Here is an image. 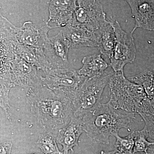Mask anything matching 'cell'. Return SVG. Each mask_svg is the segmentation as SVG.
<instances>
[{"label":"cell","instance_id":"cell-1","mask_svg":"<svg viewBox=\"0 0 154 154\" xmlns=\"http://www.w3.org/2000/svg\"><path fill=\"white\" fill-rule=\"evenodd\" d=\"M27 96L31 111L45 128L60 129L70 121L74 110L69 99L44 85L29 89Z\"/></svg>","mask_w":154,"mask_h":154},{"label":"cell","instance_id":"cell-2","mask_svg":"<svg viewBox=\"0 0 154 154\" xmlns=\"http://www.w3.org/2000/svg\"><path fill=\"white\" fill-rule=\"evenodd\" d=\"M135 115L116 109L109 102L101 103L83 118L85 132L94 143L108 144L110 137L119 130L130 131Z\"/></svg>","mask_w":154,"mask_h":154},{"label":"cell","instance_id":"cell-3","mask_svg":"<svg viewBox=\"0 0 154 154\" xmlns=\"http://www.w3.org/2000/svg\"><path fill=\"white\" fill-rule=\"evenodd\" d=\"M109 85V102L117 110L139 115L150 101L142 86L126 79L124 73H115Z\"/></svg>","mask_w":154,"mask_h":154},{"label":"cell","instance_id":"cell-4","mask_svg":"<svg viewBox=\"0 0 154 154\" xmlns=\"http://www.w3.org/2000/svg\"><path fill=\"white\" fill-rule=\"evenodd\" d=\"M112 69H107L99 76L87 79L77 91L72 101L73 115L84 118L101 104L104 90L115 74Z\"/></svg>","mask_w":154,"mask_h":154},{"label":"cell","instance_id":"cell-5","mask_svg":"<svg viewBox=\"0 0 154 154\" xmlns=\"http://www.w3.org/2000/svg\"><path fill=\"white\" fill-rule=\"evenodd\" d=\"M88 78L80 75L78 70L70 68L51 70L43 77L44 85L72 102L77 91Z\"/></svg>","mask_w":154,"mask_h":154},{"label":"cell","instance_id":"cell-6","mask_svg":"<svg viewBox=\"0 0 154 154\" xmlns=\"http://www.w3.org/2000/svg\"><path fill=\"white\" fill-rule=\"evenodd\" d=\"M114 28L116 36L115 47L110 59L109 66L116 73H124L125 66L132 63L136 56V48L135 45L133 32L125 31L117 20L112 16L109 20Z\"/></svg>","mask_w":154,"mask_h":154},{"label":"cell","instance_id":"cell-7","mask_svg":"<svg viewBox=\"0 0 154 154\" xmlns=\"http://www.w3.org/2000/svg\"><path fill=\"white\" fill-rule=\"evenodd\" d=\"M108 22L100 1L79 0L70 25L95 32Z\"/></svg>","mask_w":154,"mask_h":154},{"label":"cell","instance_id":"cell-8","mask_svg":"<svg viewBox=\"0 0 154 154\" xmlns=\"http://www.w3.org/2000/svg\"><path fill=\"white\" fill-rule=\"evenodd\" d=\"M54 28L48 21L37 23L27 21L21 27L14 25L13 31L15 39L18 42L43 49L49 39L48 32Z\"/></svg>","mask_w":154,"mask_h":154},{"label":"cell","instance_id":"cell-9","mask_svg":"<svg viewBox=\"0 0 154 154\" xmlns=\"http://www.w3.org/2000/svg\"><path fill=\"white\" fill-rule=\"evenodd\" d=\"M10 66L15 86L29 89L44 86L43 77L39 69L18 56L11 60Z\"/></svg>","mask_w":154,"mask_h":154},{"label":"cell","instance_id":"cell-10","mask_svg":"<svg viewBox=\"0 0 154 154\" xmlns=\"http://www.w3.org/2000/svg\"><path fill=\"white\" fill-rule=\"evenodd\" d=\"M69 42L62 30L55 36L49 37L43 50L53 69L67 68Z\"/></svg>","mask_w":154,"mask_h":154},{"label":"cell","instance_id":"cell-11","mask_svg":"<svg viewBox=\"0 0 154 154\" xmlns=\"http://www.w3.org/2000/svg\"><path fill=\"white\" fill-rule=\"evenodd\" d=\"M134 18L135 25L131 30L134 32L138 28L154 30V0L126 1Z\"/></svg>","mask_w":154,"mask_h":154},{"label":"cell","instance_id":"cell-12","mask_svg":"<svg viewBox=\"0 0 154 154\" xmlns=\"http://www.w3.org/2000/svg\"><path fill=\"white\" fill-rule=\"evenodd\" d=\"M83 119L73 115L67 125L59 130L57 141L62 146L63 154H69V151L78 146L80 136L85 132Z\"/></svg>","mask_w":154,"mask_h":154},{"label":"cell","instance_id":"cell-13","mask_svg":"<svg viewBox=\"0 0 154 154\" xmlns=\"http://www.w3.org/2000/svg\"><path fill=\"white\" fill-rule=\"evenodd\" d=\"M76 7V1L53 0L49 5L48 22L56 24V28L70 25Z\"/></svg>","mask_w":154,"mask_h":154},{"label":"cell","instance_id":"cell-14","mask_svg":"<svg viewBox=\"0 0 154 154\" xmlns=\"http://www.w3.org/2000/svg\"><path fill=\"white\" fill-rule=\"evenodd\" d=\"M15 52L17 56L28 63L41 69L45 74L53 69L43 49L36 48L18 42H15Z\"/></svg>","mask_w":154,"mask_h":154},{"label":"cell","instance_id":"cell-15","mask_svg":"<svg viewBox=\"0 0 154 154\" xmlns=\"http://www.w3.org/2000/svg\"><path fill=\"white\" fill-rule=\"evenodd\" d=\"M62 30L69 42L70 48H98V40L95 32L71 25H66Z\"/></svg>","mask_w":154,"mask_h":154},{"label":"cell","instance_id":"cell-16","mask_svg":"<svg viewBox=\"0 0 154 154\" xmlns=\"http://www.w3.org/2000/svg\"><path fill=\"white\" fill-rule=\"evenodd\" d=\"M1 106L5 113L7 118L11 121V106L9 94L11 88L15 87L10 63H1Z\"/></svg>","mask_w":154,"mask_h":154},{"label":"cell","instance_id":"cell-17","mask_svg":"<svg viewBox=\"0 0 154 154\" xmlns=\"http://www.w3.org/2000/svg\"><path fill=\"white\" fill-rule=\"evenodd\" d=\"M82 63L83 66L78 70V73L80 75L88 79L101 75L110 66L101 54L86 56L83 58Z\"/></svg>","mask_w":154,"mask_h":154},{"label":"cell","instance_id":"cell-18","mask_svg":"<svg viewBox=\"0 0 154 154\" xmlns=\"http://www.w3.org/2000/svg\"><path fill=\"white\" fill-rule=\"evenodd\" d=\"M95 32L97 36L98 48L100 54L110 60L115 47L116 36L114 28L109 20Z\"/></svg>","mask_w":154,"mask_h":154},{"label":"cell","instance_id":"cell-19","mask_svg":"<svg viewBox=\"0 0 154 154\" xmlns=\"http://www.w3.org/2000/svg\"><path fill=\"white\" fill-rule=\"evenodd\" d=\"M128 80L142 86L147 97L154 99V67L149 68L138 74L129 77Z\"/></svg>","mask_w":154,"mask_h":154},{"label":"cell","instance_id":"cell-20","mask_svg":"<svg viewBox=\"0 0 154 154\" xmlns=\"http://www.w3.org/2000/svg\"><path fill=\"white\" fill-rule=\"evenodd\" d=\"M43 154H63L59 149L54 135L48 132L40 136L36 143Z\"/></svg>","mask_w":154,"mask_h":154},{"label":"cell","instance_id":"cell-21","mask_svg":"<svg viewBox=\"0 0 154 154\" xmlns=\"http://www.w3.org/2000/svg\"><path fill=\"white\" fill-rule=\"evenodd\" d=\"M145 122V130L148 138L154 140V99L150 100L143 111L139 114Z\"/></svg>","mask_w":154,"mask_h":154},{"label":"cell","instance_id":"cell-22","mask_svg":"<svg viewBox=\"0 0 154 154\" xmlns=\"http://www.w3.org/2000/svg\"><path fill=\"white\" fill-rule=\"evenodd\" d=\"M116 139L114 146L122 154H133L134 146V131L125 137L119 136L118 133L113 135Z\"/></svg>","mask_w":154,"mask_h":154},{"label":"cell","instance_id":"cell-23","mask_svg":"<svg viewBox=\"0 0 154 154\" xmlns=\"http://www.w3.org/2000/svg\"><path fill=\"white\" fill-rule=\"evenodd\" d=\"M134 131V146L133 154L139 152H144L148 154V150L149 147L154 144V142H149L148 140L147 134L145 130Z\"/></svg>","mask_w":154,"mask_h":154},{"label":"cell","instance_id":"cell-24","mask_svg":"<svg viewBox=\"0 0 154 154\" xmlns=\"http://www.w3.org/2000/svg\"><path fill=\"white\" fill-rule=\"evenodd\" d=\"M12 142L7 141L1 145L0 154H11L12 149Z\"/></svg>","mask_w":154,"mask_h":154},{"label":"cell","instance_id":"cell-25","mask_svg":"<svg viewBox=\"0 0 154 154\" xmlns=\"http://www.w3.org/2000/svg\"><path fill=\"white\" fill-rule=\"evenodd\" d=\"M101 154H122L118 151L117 150L115 149L114 150L112 151L106 152L104 151H102L101 152Z\"/></svg>","mask_w":154,"mask_h":154},{"label":"cell","instance_id":"cell-26","mask_svg":"<svg viewBox=\"0 0 154 154\" xmlns=\"http://www.w3.org/2000/svg\"><path fill=\"white\" fill-rule=\"evenodd\" d=\"M152 141L154 142V140ZM147 152L148 154H154V144L149 147Z\"/></svg>","mask_w":154,"mask_h":154},{"label":"cell","instance_id":"cell-27","mask_svg":"<svg viewBox=\"0 0 154 154\" xmlns=\"http://www.w3.org/2000/svg\"><path fill=\"white\" fill-rule=\"evenodd\" d=\"M69 154H75L74 151L73 150V149H72L71 150H70V152L69 153Z\"/></svg>","mask_w":154,"mask_h":154},{"label":"cell","instance_id":"cell-28","mask_svg":"<svg viewBox=\"0 0 154 154\" xmlns=\"http://www.w3.org/2000/svg\"><path fill=\"white\" fill-rule=\"evenodd\" d=\"M42 154L39 153H32V154Z\"/></svg>","mask_w":154,"mask_h":154}]
</instances>
